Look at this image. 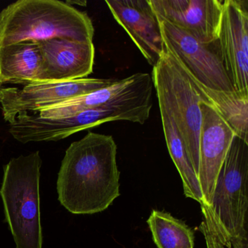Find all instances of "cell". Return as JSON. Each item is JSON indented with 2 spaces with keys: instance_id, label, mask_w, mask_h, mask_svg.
<instances>
[{
  "instance_id": "cell-1",
  "label": "cell",
  "mask_w": 248,
  "mask_h": 248,
  "mask_svg": "<svg viewBox=\"0 0 248 248\" xmlns=\"http://www.w3.org/2000/svg\"><path fill=\"white\" fill-rule=\"evenodd\" d=\"M120 178L112 136L90 132L66 151L58 175L59 202L72 214L101 213L120 197Z\"/></svg>"
},
{
  "instance_id": "cell-2",
  "label": "cell",
  "mask_w": 248,
  "mask_h": 248,
  "mask_svg": "<svg viewBox=\"0 0 248 248\" xmlns=\"http://www.w3.org/2000/svg\"><path fill=\"white\" fill-rule=\"evenodd\" d=\"M248 142L235 136L226 155L210 204L202 207L198 228L207 248H232L248 239Z\"/></svg>"
},
{
  "instance_id": "cell-3",
  "label": "cell",
  "mask_w": 248,
  "mask_h": 248,
  "mask_svg": "<svg viewBox=\"0 0 248 248\" xmlns=\"http://www.w3.org/2000/svg\"><path fill=\"white\" fill-rule=\"evenodd\" d=\"M88 14L57 0H19L0 12V47L54 38L93 42Z\"/></svg>"
},
{
  "instance_id": "cell-4",
  "label": "cell",
  "mask_w": 248,
  "mask_h": 248,
  "mask_svg": "<svg viewBox=\"0 0 248 248\" xmlns=\"http://www.w3.org/2000/svg\"><path fill=\"white\" fill-rule=\"evenodd\" d=\"M40 152L13 158L4 166L0 195L16 248H43Z\"/></svg>"
},
{
  "instance_id": "cell-5",
  "label": "cell",
  "mask_w": 248,
  "mask_h": 248,
  "mask_svg": "<svg viewBox=\"0 0 248 248\" xmlns=\"http://www.w3.org/2000/svg\"><path fill=\"white\" fill-rule=\"evenodd\" d=\"M152 107L149 101L136 98L63 117L44 118L34 113L21 114L10 123L9 133L22 143L58 141L108 122L124 120L143 124L149 118Z\"/></svg>"
},
{
  "instance_id": "cell-6",
  "label": "cell",
  "mask_w": 248,
  "mask_h": 248,
  "mask_svg": "<svg viewBox=\"0 0 248 248\" xmlns=\"http://www.w3.org/2000/svg\"><path fill=\"white\" fill-rule=\"evenodd\" d=\"M152 78L156 95L162 97L170 110L198 177L201 104L206 101L165 46Z\"/></svg>"
},
{
  "instance_id": "cell-7",
  "label": "cell",
  "mask_w": 248,
  "mask_h": 248,
  "mask_svg": "<svg viewBox=\"0 0 248 248\" xmlns=\"http://www.w3.org/2000/svg\"><path fill=\"white\" fill-rule=\"evenodd\" d=\"M160 26L165 47L193 79L213 91L236 92L226 72L217 40L204 44L167 21H162Z\"/></svg>"
},
{
  "instance_id": "cell-8",
  "label": "cell",
  "mask_w": 248,
  "mask_h": 248,
  "mask_svg": "<svg viewBox=\"0 0 248 248\" xmlns=\"http://www.w3.org/2000/svg\"><path fill=\"white\" fill-rule=\"evenodd\" d=\"M110 79L84 78L66 82H43L24 88H3L0 104L5 121L11 123L21 114H32L69 98L112 85Z\"/></svg>"
},
{
  "instance_id": "cell-9",
  "label": "cell",
  "mask_w": 248,
  "mask_h": 248,
  "mask_svg": "<svg viewBox=\"0 0 248 248\" xmlns=\"http://www.w3.org/2000/svg\"><path fill=\"white\" fill-rule=\"evenodd\" d=\"M201 111L198 181L202 208L210 204L217 177L236 134L213 107L202 102Z\"/></svg>"
},
{
  "instance_id": "cell-10",
  "label": "cell",
  "mask_w": 248,
  "mask_h": 248,
  "mask_svg": "<svg viewBox=\"0 0 248 248\" xmlns=\"http://www.w3.org/2000/svg\"><path fill=\"white\" fill-rule=\"evenodd\" d=\"M217 41L233 88L248 96V0H224Z\"/></svg>"
},
{
  "instance_id": "cell-11",
  "label": "cell",
  "mask_w": 248,
  "mask_h": 248,
  "mask_svg": "<svg viewBox=\"0 0 248 248\" xmlns=\"http://www.w3.org/2000/svg\"><path fill=\"white\" fill-rule=\"evenodd\" d=\"M224 0H149L159 23L167 21L204 44L218 37Z\"/></svg>"
},
{
  "instance_id": "cell-12",
  "label": "cell",
  "mask_w": 248,
  "mask_h": 248,
  "mask_svg": "<svg viewBox=\"0 0 248 248\" xmlns=\"http://www.w3.org/2000/svg\"><path fill=\"white\" fill-rule=\"evenodd\" d=\"M114 19L128 34L151 66H156L165 49L160 23L149 0H107Z\"/></svg>"
},
{
  "instance_id": "cell-13",
  "label": "cell",
  "mask_w": 248,
  "mask_h": 248,
  "mask_svg": "<svg viewBox=\"0 0 248 248\" xmlns=\"http://www.w3.org/2000/svg\"><path fill=\"white\" fill-rule=\"evenodd\" d=\"M43 60V82H66L87 78L93 69V42L54 38L38 43Z\"/></svg>"
},
{
  "instance_id": "cell-14",
  "label": "cell",
  "mask_w": 248,
  "mask_h": 248,
  "mask_svg": "<svg viewBox=\"0 0 248 248\" xmlns=\"http://www.w3.org/2000/svg\"><path fill=\"white\" fill-rule=\"evenodd\" d=\"M152 76L148 73H136L116 80L109 86L69 98L34 114L44 118L72 115L112 103L152 96Z\"/></svg>"
},
{
  "instance_id": "cell-15",
  "label": "cell",
  "mask_w": 248,
  "mask_h": 248,
  "mask_svg": "<svg viewBox=\"0 0 248 248\" xmlns=\"http://www.w3.org/2000/svg\"><path fill=\"white\" fill-rule=\"evenodd\" d=\"M43 60L38 43H16L0 47V81L25 85L43 82Z\"/></svg>"
},
{
  "instance_id": "cell-16",
  "label": "cell",
  "mask_w": 248,
  "mask_h": 248,
  "mask_svg": "<svg viewBox=\"0 0 248 248\" xmlns=\"http://www.w3.org/2000/svg\"><path fill=\"white\" fill-rule=\"evenodd\" d=\"M156 95L159 102L165 141L171 159L173 161L182 180L184 195L187 198L192 199L200 204L202 193L198 177L188 156L185 143L165 100L160 95Z\"/></svg>"
},
{
  "instance_id": "cell-17",
  "label": "cell",
  "mask_w": 248,
  "mask_h": 248,
  "mask_svg": "<svg viewBox=\"0 0 248 248\" xmlns=\"http://www.w3.org/2000/svg\"><path fill=\"white\" fill-rule=\"evenodd\" d=\"M147 223L158 248H194V231L170 213L152 210Z\"/></svg>"
},
{
  "instance_id": "cell-18",
  "label": "cell",
  "mask_w": 248,
  "mask_h": 248,
  "mask_svg": "<svg viewBox=\"0 0 248 248\" xmlns=\"http://www.w3.org/2000/svg\"><path fill=\"white\" fill-rule=\"evenodd\" d=\"M66 3L67 5H71V6H73V5H79L80 6H86L87 2L84 1V2H79V1H66Z\"/></svg>"
},
{
  "instance_id": "cell-19",
  "label": "cell",
  "mask_w": 248,
  "mask_h": 248,
  "mask_svg": "<svg viewBox=\"0 0 248 248\" xmlns=\"http://www.w3.org/2000/svg\"><path fill=\"white\" fill-rule=\"evenodd\" d=\"M2 85H3V84L1 82V81H0V93H1V91H2Z\"/></svg>"
}]
</instances>
